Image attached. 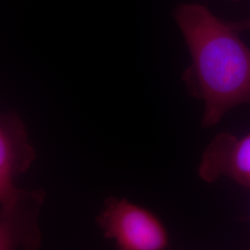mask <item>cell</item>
<instances>
[{"label": "cell", "instance_id": "6da1fadb", "mask_svg": "<svg viewBox=\"0 0 250 250\" xmlns=\"http://www.w3.org/2000/svg\"><path fill=\"white\" fill-rule=\"evenodd\" d=\"M175 19L192 57L183 80L203 101L202 126L209 128L233 107L250 104V48L230 23L201 5L179 7Z\"/></svg>", "mask_w": 250, "mask_h": 250}, {"label": "cell", "instance_id": "8992f818", "mask_svg": "<svg viewBox=\"0 0 250 250\" xmlns=\"http://www.w3.org/2000/svg\"><path fill=\"white\" fill-rule=\"evenodd\" d=\"M230 25L238 33L241 31H247V30H250V17L243 21H239V22H234V23H230Z\"/></svg>", "mask_w": 250, "mask_h": 250}, {"label": "cell", "instance_id": "277c9868", "mask_svg": "<svg viewBox=\"0 0 250 250\" xmlns=\"http://www.w3.org/2000/svg\"><path fill=\"white\" fill-rule=\"evenodd\" d=\"M197 172L208 184L226 176L250 188V133L241 138L228 133L217 134L206 146Z\"/></svg>", "mask_w": 250, "mask_h": 250}, {"label": "cell", "instance_id": "7a4b0ae2", "mask_svg": "<svg viewBox=\"0 0 250 250\" xmlns=\"http://www.w3.org/2000/svg\"><path fill=\"white\" fill-rule=\"evenodd\" d=\"M103 236L121 250H162L169 236L161 220L148 209L126 198L107 197L96 219Z\"/></svg>", "mask_w": 250, "mask_h": 250}, {"label": "cell", "instance_id": "3957f363", "mask_svg": "<svg viewBox=\"0 0 250 250\" xmlns=\"http://www.w3.org/2000/svg\"><path fill=\"white\" fill-rule=\"evenodd\" d=\"M45 191L16 188L0 199V250H38L42 234L38 219Z\"/></svg>", "mask_w": 250, "mask_h": 250}, {"label": "cell", "instance_id": "5b68a950", "mask_svg": "<svg viewBox=\"0 0 250 250\" xmlns=\"http://www.w3.org/2000/svg\"><path fill=\"white\" fill-rule=\"evenodd\" d=\"M35 148L28 141L24 123L14 111L0 116V199L8 197L17 187L15 180L36 160Z\"/></svg>", "mask_w": 250, "mask_h": 250}]
</instances>
